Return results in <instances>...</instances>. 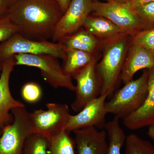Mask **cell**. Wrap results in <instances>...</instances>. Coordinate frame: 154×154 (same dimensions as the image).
Listing matches in <instances>:
<instances>
[{
	"label": "cell",
	"instance_id": "27",
	"mask_svg": "<svg viewBox=\"0 0 154 154\" xmlns=\"http://www.w3.org/2000/svg\"><path fill=\"white\" fill-rule=\"evenodd\" d=\"M17 0H0V19L7 15Z\"/></svg>",
	"mask_w": 154,
	"mask_h": 154
},
{
	"label": "cell",
	"instance_id": "7",
	"mask_svg": "<svg viewBox=\"0 0 154 154\" xmlns=\"http://www.w3.org/2000/svg\"><path fill=\"white\" fill-rule=\"evenodd\" d=\"M47 54L63 60L65 50L59 42L36 41L25 38L17 33L0 43V62L17 54Z\"/></svg>",
	"mask_w": 154,
	"mask_h": 154
},
{
	"label": "cell",
	"instance_id": "30",
	"mask_svg": "<svg viewBox=\"0 0 154 154\" xmlns=\"http://www.w3.org/2000/svg\"><path fill=\"white\" fill-rule=\"evenodd\" d=\"M148 135L154 141V123L149 126Z\"/></svg>",
	"mask_w": 154,
	"mask_h": 154
},
{
	"label": "cell",
	"instance_id": "19",
	"mask_svg": "<svg viewBox=\"0 0 154 154\" xmlns=\"http://www.w3.org/2000/svg\"><path fill=\"white\" fill-rule=\"evenodd\" d=\"M119 119L115 116L106 122L104 128L108 138V154H122L121 149L125 143L127 136L120 126Z\"/></svg>",
	"mask_w": 154,
	"mask_h": 154
},
{
	"label": "cell",
	"instance_id": "26",
	"mask_svg": "<svg viewBox=\"0 0 154 154\" xmlns=\"http://www.w3.org/2000/svg\"><path fill=\"white\" fill-rule=\"evenodd\" d=\"M17 33V27L7 15L0 19V42L8 40Z\"/></svg>",
	"mask_w": 154,
	"mask_h": 154
},
{
	"label": "cell",
	"instance_id": "16",
	"mask_svg": "<svg viewBox=\"0 0 154 154\" xmlns=\"http://www.w3.org/2000/svg\"><path fill=\"white\" fill-rule=\"evenodd\" d=\"M58 42L64 49L79 50L94 55H99L101 52L102 42L83 28Z\"/></svg>",
	"mask_w": 154,
	"mask_h": 154
},
{
	"label": "cell",
	"instance_id": "29",
	"mask_svg": "<svg viewBox=\"0 0 154 154\" xmlns=\"http://www.w3.org/2000/svg\"><path fill=\"white\" fill-rule=\"evenodd\" d=\"M58 4L63 14L68 8L72 0H54Z\"/></svg>",
	"mask_w": 154,
	"mask_h": 154
},
{
	"label": "cell",
	"instance_id": "33",
	"mask_svg": "<svg viewBox=\"0 0 154 154\" xmlns=\"http://www.w3.org/2000/svg\"><path fill=\"white\" fill-rule=\"evenodd\" d=\"M93 2H98L99 0H93ZM105 1H107V2H110V1H113V0H105Z\"/></svg>",
	"mask_w": 154,
	"mask_h": 154
},
{
	"label": "cell",
	"instance_id": "24",
	"mask_svg": "<svg viewBox=\"0 0 154 154\" xmlns=\"http://www.w3.org/2000/svg\"><path fill=\"white\" fill-rule=\"evenodd\" d=\"M133 44L154 51V27L144 29L132 36Z\"/></svg>",
	"mask_w": 154,
	"mask_h": 154
},
{
	"label": "cell",
	"instance_id": "3",
	"mask_svg": "<svg viewBox=\"0 0 154 154\" xmlns=\"http://www.w3.org/2000/svg\"><path fill=\"white\" fill-rule=\"evenodd\" d=\"M148 77V70L145 69L139 78L116 91L110 101L105 103L107 113L124 119L138 110L147 95Z\"/></svg>",
	"mask_w": 154,
	"mask_h": 154
},
{
	"label": "cell",
	"instance_id": "4",
	"mask_svg": "<svg viewBox=\"0 0 154 154\" xmlns=\"http://www.w3.org/2000/svg\"><path fill=\"white\" fill-rule=\"evenodd\" d=\"M14 57L16 66H26L39 69L42 76L53 88L75 91V86L72 77L64 73L57 57L50 54H16Z\"/></svg>",
	"mask_w": 154,
	"mask_h": 154
},
{
	"label": "cell",
	"instance_id": "28",
	"mask_svg": "<svg viewBox=\"0 0 154 154\" xmlns=\"http://www.w3.org/2000/svg\"><path fill=\"white\" fill-rule=\"evenodd\" d=\"M153 2L154 0H133L129 3L131 8L133 10H134L139 6Z\"/></svg>",
	"mask_w": 154,
	"mask_h": 154
},
{
	"label": "cell",
	"instance_id": "10",
	"mask_svg": "<svg viewBox=\"0 0 154 154\" xmlns=\"http://www.w3.org/2000/svg\"><path fill=\"white\" fill-rule=\"evenodd\" d=\"M99 59H94L72 77L76 82L75 98L71 104L72 109L75 112H79L89 102L101 95V88L96 72Z\"/></svg>",
	"mask_w": 154,
	"mask_h": 154
},
{
	"label": "cell",
	"instance_id": "12",
	"mask_svg": "<svg viewBox=\"0 0 154 154\" xmlns=\"http://www.w3.org/2000/svg\"><path fill=\"white\" fill-rule=\"evenodd\" d=\"M0 76V130L13 122L14 117L11 111L16 107L25 106L14 99L10 88L11 73L16 66L14 57L4 61Z\"/></svg>",
	"mask_w": 154,
	"mask_h": 154
},
{
	"label": "cell",
	"instance_id": "9",
	"mask_svg": "<svg viewBox=\"0 0 154 154\" xmlns=\"http://www.w3.org/2000/svg\"><path fill=\"white\" fill-rule=\"evenodd\" d=\"M93 0H72L58 22L52 38L59 42L83 28L87 17L93 11Z\"/></svg>",
	"mask_w": 154,
	"mask_h": 154
},
{
	"label": "cell",
	"instance_id": "1",
	"mask_svg": "<svg viewBox=\"0 0 154 154\" xmlns=\"http://www.w3.org/2000/svg\"><path fill=\"white\" fill-rule=\"evenodd\" d=\"M63 15L54 0H17L7 16L25 38L46 41L52 38Z\"/></svg>",
	"mask_w": 154,
	"mask_h": 154
},
{
	"label": "cell",
	"instance_id": "23",
	"mask_svg": "<svg viewBox=\"0 0 154 154\" xmlns=\"http://www.w3.org/2000/svg\"><path fill=\"white\" fill-rule=\"evenodd\" d=\"M134 10L140 19L143 30L154 27V2L139 6Z\"/></svg>",
	"mask_w": 154,
	"mask_h": 154
},
{
	"label": "cell",
	"instance_id": "25",
	"mask_svg": "<svg viewBox=\"0 0 154 154\" xmlns=\"http://www.w3.org/2000/svg\"><path fill=\"white\" fill-rule=\"evenodd\" d=\"M22 98L26 102L35 103L41 99L42 91L38 84L33 82L26 83L22 87L21 91Z\"/></svg>",
	"mask_w": 154,
	"mask_h": 154
},
{
	"label": "cell",
	"instance_id": "21",
	"mask_svg": "<svg viewBox=\"0 0 154 154\" xmlns=\"http://www.w3.org/2000/svg\"><path fill=\"white\" fill-rule=\"evenodd\" d=\"M124 154H154V146L137 135L131 134L126 137Z\"/></svg>",
	"mask_w": 154,
	"mask_h": 154
},
{
	"label": "cell",
	"instance_id": "2",
	"mask_svg": "<svg viewBox=\"0 0 154 154\" xmlns=\"http://www.w3.org/2000/svg\"><path fill=\"white\" fill-rule=\"evenodd\" d=\"M131 42L132 36L125 33L102 41V60L96 66L101 95L111 98L118 88L121 81L123 64Z\"/></svg>",
	"mask_w": 154,
	"mask_h": 154
},
{
	"label": "cell",
	"instance_id": "32",
	"mask_svg": "<svg viewBox=\"0 0 154 154\" xmlns=\"http://www.w3.org/2000/svg\"><path fill=\"white\" fill-rule=\"evenodd\" d=\"M3 64L2 63L0 62V71H2V69Z\"/></svg>",
	"mask_w": 154,
	"mask_h": 154
},
{
	"label": "cell",
	"instance_id": "6",
	"mask_svg": "<svg viewBox=\"0 0 154 154\" xmlns=\"http://www.w3.org/2000/svg\"><path fill=\"white\" fill-rule=\"evenodd\" d=\"M47 109H39L30 113L33 132L46 137L49 141L66 131L70 113L66 104L50 103Z\"/></svg>",
	"mask_w": 154,
	"mask_h": 154
},
{
	"label": "cell",
	"instance_id": "34",
	"mask_svg": "<svg viewBox=\"0 0 154 154\" xmlns=\"http://www.w3.org/2000/svg\"><path fill=\"white\" fill-rule=\"evenodd\" d=\"M1 134H2V130H0V136H1Z\"/></svg>",
	"mask_w": 154,
	"mask_h": 154
},
{
	"label": "cell",
	"instance_id": "17",
	"mask_svg": "<svg viewBox=\"0 0 154 154\" xmlns=\"http://www.w3.org/2000/svg\"><path fill=\"white\" fill-rule=\"evenodd\" d=\"M83 28L101 42L124 33L108 19L93 15L87 17Z\"/></svg>",
	"mask_w": 154,
	"mask_h": 154
},
{
	"label": "cell",
	"instance_id": "22",
	"mask_svg": "<svg viewBox=\"0 0 154 154\" xmlns=\"http://www.w3.org/2000/svg\"><path fill=\"white\" fill-rule=\"evenodd\" d=\"M50 141L38 134H31L25 140L22 154H50Z\"/></svg>",
	"mask_w": 154,
	"mask_h": 154
},
{
	"label": "cell",
	"instance_id": "11",
	"mask_svg": "<svg viewBox=\"0 0 154 154\" xmlns=\"http://www.w3.org/2000/svg\"><path fill=\"white\" fill-rule=\"evenodd\" d=\"M107 98L105 95H100L88 103L79 113L71 115L66 131L70 133L90 127L98 129L105 128L107 114L105 108Z\"/></svg>",
	"mask_w": 154,
	"mask_h": 154
},
{
	"label": "cell",
	"instance_id": "5",
	"mask_svg": "<svg viewBox=\"0 0 154 154\" xmlns=\"http://www.w3.org/2000/svg\"><path fill=\"white\" fill-rule=\"evenodd\" d=\"M11 113L13 122L2 130L0 154H22L26 139L33 133L30 113L25 106L14 108Z\"/></svg>",
	"mask_w": 154,
	"mask_h": 154
},
{
	"label": "cell",
	"instance_id": "31",
	"mask_svg": "<svg viewBox=\"0 0 154 154\" xmlns=\"http://www.w3.org/2000/svg\"><path fill=\"white\" fill-rule=\"evenodd\" d=\"M116 2H117L121 3H126L128 2H131L133 0H114Z\"/></svg>",
	"mask_w": 154,
	"mask_h": 154
},
{
	"label": "cell",
	"instance_id": "18",
	"mask_svg": "<svg viewBox=\"0 0 154 154\" xmlns=\"http://www.w3.org/2000/svg\"><path fill=\"white\" fill-rule=\"evenodd\" d=\"M62 68L64 73L73 76L76 73L87 66L99 55H94L82 51L75 49H65Z\"/></svg>",
	"mask_w": 154,
	"mask_h": 154
},
{
	"label": "cell",
	"instance_id": "14",
	"mask_svg": "<svg viewBox=\"0 0 154 154\" xmlns=\"http://www.w3.org/2000/svg\"><path fill=\"white\" fill-rule=\"evenodd\" d=\"M154 67V51L131 42L122 68L121 81L125 85L133 80L138 71Z\"/></svg>",
	"mask_w": 154,
	"mask_h": 154
},
{
	"label": "cell",
	"instance_id": "8",
	"mask_svg": "<svg viewBox=\"0 0 154 154\" xmlns=\"http://www.w3.org/2000/svg\"><path fill=\"white\" fill-rule=\"evenodd\" d=\"M92 15L104 17L131 36L143 30L140 19L129 2H94Z\"/></svg>",
	"mask_w": 154,
	"mask_h": 154
},
{
	"label": "cell",
	"instance_id": "20",
	"mask_svg": "<svg viewBox=\"0 0 154 154\" xmlns=\"http://www.w3.org/2000/svg\"><path fill=\"white\" fill-rule=\"evenodd\" d=\"M50 154H76L74 140L66 131L50 141Z\"/></svg>",
	"mask_w": 154,
	"mask_h": 154
},
{
	"label": "cell",
	"instance_id": "15",
	"mask_svg": "<svg viewBox=\"0 0 154 154\" xmlns=\"http://www.w3.org/2000/svg\"><path fill=\"white\" fill-rule=\"evenodd\" d=\"M148 70V94L141 107L131 115L123 119L127 128L140 129L154 123V67Z\"/></svg>",
	"mask_w": 154,
	"mask_h": 154
},
{
	"label": "cell",
	"instance_id": "13",
	"mask_svg": "<svg viewBox=\"0 0 154 154\" xmlns=\"http://www.w3.org/2000/svg\"><path fill=\"white\" fill-rule=\"evenodd\" d=\"M77 154H108L107 134L105 130L95 127L73 131Z\"/></svg>",
	"mask_w": 154,
	"mask_h": 154
}]
</instances>
